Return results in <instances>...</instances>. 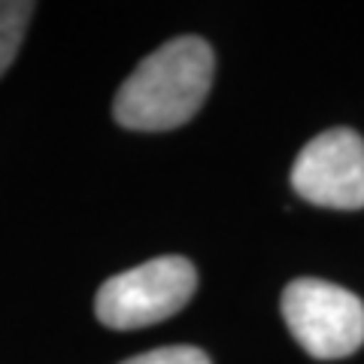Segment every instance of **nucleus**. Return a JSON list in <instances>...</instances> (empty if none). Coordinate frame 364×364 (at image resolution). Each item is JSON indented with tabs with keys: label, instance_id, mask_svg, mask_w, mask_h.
Returning <instances> with one entry per match:
<instances>
[{
	"label": "nucleus",
	"instance_id": "nucleus-6",
	"mask_svg": "<svg viewBox=\"0 0 364 364\" xmlns=\"http://www.w3.org/2000/svg\"><path fill=\"white\" fill-rule=\"evenodd\" d=\"M122 364H210V358L198 346H164V349L143 352V355L128 358Z\"/></svg>",
	"mask_w": 364,
	"mask_h": 364
},
{
	"label": "nucleus",
	"instance_id": "nucleus-3",
	"mask_svg": "<svg viewBox=\"0 0 364 364\" xmlns=\"http://www.w3.org/2000/svg\"><path fill=\"white\" fill-rule=\"evenodd\" d=\"M282 316L313 358H346L364 343V304L334 282L294 279L282 291Z\"/></svg>",
	"mask_w": 364,
	"mask_h": 364
},
{
	"label": "nucleus",
	"instance_id": "nucleus-1",
	"mask_svg": "<svg viewBox=\"0 0 364 364\" xmlns=\"http://www.w3.org/2000/svg\"><path fill=\"white\" fill-rule=\"evenodd\" d=\"M213 49L200 37H176L152 52L124 79L112 104L116 122L131 131H170L203 107L213 85Z\"/></svg>",
	"mask_w": 364,
	"mask_h": 364
},
{
	"label": "nucleus",
	"instance_id": "nucleus-2",
	"mask_svg": "<svg viewBox=\"0 0 364 364\" xmlns=\"http://www.w3.org/2000/svg\"><path fill=\"white\" fill-rule=\"evenodd\" d=\"M195 289V264L179 255H161L109 277L95 298V313L116 331L146 328L179 313L191 301Z\"/></svg>",
	"mask_w": 364,
	"mask_h": 364
},
{
	"label": "nucleus",
	"instance_id": "nucleus-5",
	"mask_svg": "<svg viewBox=\"0 0 364 364\" xmlns=\"http://www.w3.org/2000/svg\"><path fill=\"white\" fill-rule=\"evenodd\" d=\"M31 13H33V4H25V0H0V76L13 64L18 46L25 40Z\"/></svg>",
	"mask_w": 364,
	"mask_h": 364
},
{
	"label": "nucleus",
	"instance_id": "nucleus-4",
	"mask_svg": "<svg viewBox=\"0 0 364 364\" xmlns=\"http://www.w3.org/2000/svg\"><path fill=\"white\" fill-rule=\"evenodd\" d=\"M294 191L331 210L364 207V140L349 128H331L301 149L291 167Z\"/></svg>",
	"mask_w": 364,
	"mask_h": 364
}]
</instances>
